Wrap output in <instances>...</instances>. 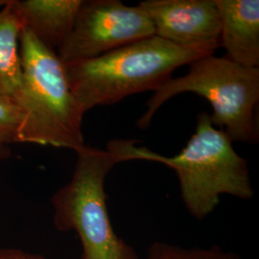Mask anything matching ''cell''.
<instances>
[{
    "label": "cell",
    "mask_w": 259,
    "mask_h": 259,
    "mask_svg": "<svg viewBox=\"0 0 259 259\" xmlns=\"http://www.w3.org/2000/svg\"><path fill=\"white\" fill-rule=\"evenodd\" d=\"M146 259H242L218 246L210 248H185L166 242H154L147 250Z\"/></svg>",
    "instance_id": "8fae6325"
},
{
    "label": "cell",
    "mask_w": 259,
    "mask_h": 259,
    "mask_svg": "<svg viewBox=\"0 0 259 259\" xmlns=\"http://www.w3.org/2000/svg\"><path fill=\"white\" fill-rule=\"evenodd\" d=\"M217 47H182L157 36L116 48L97 58L65 64L75 98L85 113L132 94L157 91L177 68L212 55Z\"/></svg>",
    "instance_id": "6da1fadb"
},
{
    "label": "cell",
    "mask_w": 259,
    "mask_h": 259,
    "mask_svg": "<svg viewBox=\"0 0 259 259\" xmlns=\"http://www.w3.org/2000/svg\"><path fill=\"white\" fill-rule=\"evenodd\" d=\"M11 1L0 9V96L13 98L22 77L19 38L23 25Z\"/></svg>",
    "instance_id": "30bf717a"
},
{
    "label": "cell",
    "mask_w": 259,
    "mask_h": 259,
    "mask_svg": "<svg viewBox=\"0 0 259 259\" xmlns=\"http://www.w3.org/2000/svg\"><path fill=\"white\" fill-rule=\"evenodd\" d=\"M11 155H12V153H11L9 146L0 145V160L8 158L11 157Z\"/></svg>",
    "instance_id": "5bb4252c"
},
{
    "label": "cell",
    "mask_w": 259,
    "mask_h": 259,
    "mask_svg": "<svg viewBox=\"0 0 259 259\" xmlns=\"http://www.w3.org/2000/svg\"><path fill=\"white\" fill-rule=\"evenodd\" d=\"M20 122L21 111L17 103L11 97L0 96V145L19 143Z\"/></svg>",
    "instance_id": "7c38bea8"
},
{
    "label": "cell",
    "mask_w": 259,
    "mask_h": 259,
    "mask_svg": "<svg viewBox=\"0 0 259 259\" xmlns=\"http://www.w3.org/2000/svg\"><path fill=\"white\" fill-rule=\"evenodd\" d=\"M21 83L13 99L21 111L19 143L74 150L85 146L84 114L70 89L65 65L23 29L19 38Z\"/></svg>",
    "instance_id": "7a4b0ae2"
},
{
    "label": "cell",
    "mask_w": 259,
    "mask_h": 259,
    "mask_svg": "<svg viewBox=\"0 0 259 259\" xmlns=\"http://www.w3.org/2000/svg\"><path fill=\"white\" fill-rule=\"evenodd\" d=\"M136 144L137 141L130 140L129 160L156 161L173 169L185 207L197 220L214 211L221 195L242 200L254 195L248 161L235 152L232 140L222 130L213 127L207 112L198 115L194 134L175 157H163Z\"/></svg>",
    "instance_id": "3957f363"
},
{
    "label": "cell",
    "mask_w": 259,
    "mask_h": 259,
    "mask_svg": "<svg viewBox=\"0 0 259 259\" xmlns=\"http://www.w3.org/2000/svg\"><path fill=\"white\" fill-rule=\"evenodd\" d=\"M0 259H47L40 255L26 252L19 249L0 248Z\"/></svg>",
    "instance_id": "4fadbf2b"
},
{
    "label": "cell",
    "mask_w": 259,
    "mask_h": 259,
    "mask_svg": "<svg viewBox=\"0 0 259 259\" xmlns=\"http://www.w3.org/2000/svg\"><path fill=\"white\" fill-rule=\"evenodd\" d=\"M83 0H12L23 29L56 51L70 35Z\"/></svg>",
    "instance_id": "9c48e42d"
},
{
    "label": "cell",
    "mask_w": 259,
    "mask_h": 259,
    "mask_svg": "<svg viewBox=\"0 0 259 259\" xmlns=\"http://www.w3.org/2000/svg\"><path fill=\"white\" fill-rule=\"evenodd\" d=\"M10 0H0V8H3L7 4H9Z\"/></svg>",
    "instance_id": "9a60e30c"
},
{
    "label": "cell",
    "mask_w": 259,
    "mask_h": 259,
    "mask_svg": "<svg viewBox=\"0 0 259 259\" xmlns=\"http://www.w3.org/2000/svg\"><path fill=\"white\" fill-rule=\"evenodd\" d=\"M221 20L219 45L227 58L245 67H259L258 0H215Z\"/></svg>",
    "instance_id": "ba28073f"
},
{
    "label": "cell",
    "mask_w": 259,
    "mask_h": 259,
    "mask_svg": "<svg viewBox=\"0 0 259 259\" xmlns=\"http://www.w3.org/2000/svg\"><path fill=\"white\" fill-rule=\"evenodd\" d=\"M139 8L155 36L182 47H219L221 20L215 0H145Z\"/></svg>",
    "instance_id": "52a82bcc"
},
{
    "label": "cell",
    "mask_w": 259,
    "mask_h": 259,
    "mask_svg": "<svg viewBox=\"0 0 259 259\" xmlns=\"http://www.w3.org/2000/svg\"><path fill=\"white\" fill-rule=\"evenodd\" d=\"M187 74L171 78L146 103L138 120L139 129L148 128L157 110L170 98L183 93L204 97L213 109V126L225 128L232 142L257 143L255 108L259 101V67L238 65L227 57L204 56L190 64Z\"/></svg>",
    "instance_id": "5b68a950"
},
{
    "label": "cell",
    "mask_w": 259,
    "mask_h": 259,
    "mask_svg": "<svg viewBox=\"0 0 259 259\" xmlns=\"http://www.w3.org/2000/svg\"><path fill=\"white\" fill-rule=\"evenodd\" d=\"M76 154L70 182L51 199L56 229L78 234L82 259H139L136 250L114 232L105 192V180L112 167L127 161L123 140H111L106 150L85 145Z\"/></svg>",
    "instance_id": "277c9868"
},
{
    "label": "cell",
    "mask_w": 259,
    "mask_h": 259,
    "mask_svg": "<svg viewBox=\"0 0 259 259\" xmlns=\"http://www.w3.org/2000/svg\"><path fill=\"white\" fill-rule=\"evenodd\" d=\"M155 36L139 6L119 0H83L70 35L57 54L64 64L87 61Z\"/></svg>",
    "instance_id": "8992f818"
}]
</instances>
